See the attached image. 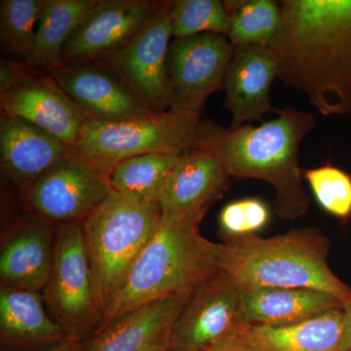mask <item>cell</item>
Wrapping results in <instances>:
<instances>
[{
    "instance_id": "obj_15",
    "label": "cell",
    "mask_w": 351,
    "mask_h": 351,
    "mask_svg": "<svg viewBox=\"0 0 351 351\" xmlns=\"http://www.w3.org/2000/svg\"><path fill=\"white\" fill-rule=\"evenodd\" d=\"M230 181V175L210 152H184L166 182L159 207L163 214L199 226L209 208L225 195Z\"/></svg>"
},
{
    "instance_id": "obj_30",
    "label": "cell",
    "mask_w": 351,
    "mask_h": 351,
    "mask_svg": "<svg viewBox=\"0 0 351 351\" xmlns=\"http://www.w3.org/2000/svg\"><path fill=\"white\" fill-rule=\"evenodd\" d=\"M29 66L13 60L0 61V92L6 91L29 75Z\"/></svg>"
},
{
    "instance_id": "obj_12",
    "label": "cell",
    "mask_w": 351,
    "mask_h": 351,
    "mask_svg": "<svg viewBox=\"0 0 351 351\" xmlns=\"http://www.w3.org/2000/svg\"><path fill=\"white\" fill-rule=\"evenodd\" d=\"M162 2L98 0L64 47L62 64L88 63L119 49L154 17Z\"/></svg>"
},
{
    "instance_id": "obj_23",
    "label": "cell",
    "mask_w": 351,
    "mask_h": 351,
    "mask_svg": "<svg viewBox=\"0 0 351 351\" xmlns=\"http://www.w3.org/2000/svg\"><path fill=\"white\" fill-rule=\"evenodd\" d=\"M98 0H45L31 54L29 69L50 73L61 63L66 44Z\"/></svg>"
},
{
    "instance_id": "obj_8",
    "label": "cell",
    "mask_w": 351,
    "mask_h": 351,
    "mask_svg": "<svg viewBox=\"0 0 351 351\" xmlns=\"http://www.w3.org/2000/svg\"><path fill=\"white\" fill-rule=\"evenodd\" d=\"M171 11L172 1H162L130 41L94 61L125 83L152 113L168 112Z\"/></svg>"
},
{
    "instance_id": "obj_5",
    "label": "cell",
    "mask_w": 351,
    "mask_h": 351,
    "mask_svg": "<svg viewBox=\"0 0 351 351\" xmlns=\"http://www.w3.org/2000/svg\"><path fill=\"white\" fill-rule=\"evenodd\" d=\"M161 215L160 207L156 203L112 191L82 221L95 290L103 314L156 232Z\"/></svg>"
},
{
    "instance_id": "obj_6",
    "label": "cell",
    "mask_w": 351,
    "mask_h": 351,
    "mask_svg": "<svg viewBox=\"0 0 351 351\" xmlns=\"http://www.w3.org/2000/svg\"><path fill=\"white\" fill-rule=\"evenodd\" d=\"M202 122L200 115L169 110L125 121L88 120L71 149L108 179L117 164L132 157L198 149Z\"/></svg>"
},
{
    "instance_id": "obj_24",
    "label": "cell",
    "mask_w": 351,
    "mask_h": 351,
    "mask_svg": "<svg viewBox=\"0 0 351 351\" xmlns=\"http://www.w3.org/2000/svg\"><path fill=\"white\" fill-rule=\"evenodd\" d=\"M179 157L149 154L126 159L117 164L110 173V188L120 195L158 204L166 182Z\"/></svg>"
},
{
    "instance_id": "obj_4",
    "label": "cell",
    "mask_w": 351,
    "mask_h": 351,
    "mask_svg": "<svg viewBox=\"0 0 351 351\" xmlns=\"http://www.w3.org/2000/svg\"><path fill=\"white\" fill-rule=\"evenodd\" d=\"M329 249V239L311 226L269 239L226 240L223 271L241 288L313 289L343 304L351 298V288L330 267Z\"/></svg>"
},
{
    "instance_id": "obj_1",
    "label": "cell",
    "mask_w": 351,
    "mask_h": 351,
    "mask_svg": "<svg viewBox=\"0 0 351 351\" xmlns=\"http://www.w3.org/2000/svg\"><path fill=\"white\" fill-rule=\"evenodd\" d=\"M270 46L278 80L306 94L323 117L351 113V0H283Z\"/></svg>"
},
{
    "instance_id": "obj_28",
    "label": "cell",
    "mask_w": 351,
    "mask_h": 351,
    "mask_svg": "<svg viewBox=\"0 0 351 351\" xmlns=\"http://www.w3.org/2000/svg\"><path fill=\"white\" fill-rule=\"evenodd\" d=\"M302 177L320 208L346 221L351 217V175L332 164L302 169Z\"/></svg>"
},
{
    "instance_id": "obj_25",
    "label": "cell",
    "mask_w": 351,
    "mask_h": 351,
    "mask_svg": "<svg viewBox=\"0 0 351 351\" xmlns=\"http://www.w3.org/2000/svg\"><path fill=\"white\" fill-rule=\"evenodd\" d=\"M230 14L228 38L234 46H270L282 29L280 3L274 0H225Z\"/></svg>"
},
{
    "instance_id": "obj_19",
    "label": "cell",
    "mask_w": 351,
    "mask_h": 351,
    "mask_svg": "<svg viewBox=\"0 0 351 351\" xmlns=\"http://www.w3.org/2000/svg\"><path fill=\"white\" fill-rule=\"evenodd\" d=\"M54 246L49 223L34 217L14 226L2 241L1 286L44 291L52 269Z\"/></svg>"
},
{
    "instance_id": "obj_29",
    "label": "cell",
    "mask_w": 351,
    "mask_h": 351,
    "mask_svg": "<svg viewBox=\"0 0 351 351\" xmlns=\"http://www.w3.org/2000/svg\"><path fill=\"white\" fill-rule=\"evenodd\" d=\"M269 207L258 197L230 201L219 214V230L226 240L257 235L269 225Z\"/></svg>"
},
{
    "instance_id": "obj_3",
    "label": "cell",
    "mask_w": 351,
    "mask_h": 351,
    "mask_svg": "<svg viewBox=\"0 0 351 351\" xmlns=\"http://www.w3.org/2000/svg\"><path fill=\"white\" fill-rule=\"evenodd\" d=\"M223 271V243L205 239L199 226L161 215L145 245L113 295L99 330L149 302L193 292Z\"/></svg>"
},
{
    "instance_id": "obj_32",
    "label": "cell",
    "mask_w": 351,
    "mask_h": 351,
    "mask_svg": "<svg viewBox=\"0 0 351 351\" xmlns=\"http://www.w3.org/2000/svg\"><path fill=\"white\" fill-rule=\"evenodd\" d=\"M84 341H78L75 339H68L56 345L44 346L40 348H34V350H5L1 351H83Z\"/></svg>"
},
{
    "instance_id": "obj_17",
    "label": "cell",
    "mask_w": 351,
    "mask_h": 351,
    "mask_svg": "<svg viewBox=\"0 0 351 351\" xmlns=\"http://www.w3.org/2000/svg\"><path fill=\"white\" fill-rule=\"evenodd\" d=\"M193 293L129 311L85 341L83 351H170L176 323Z\"/></svg>"
},
{
    "instance_id": "obj_10",
    "label": "cell",
    "mask_w": 351,
    "mask_h": 351,
    "mask_svg": "<svg viewBox=\"0 0 351 351\" xmlns=\"http://www.w3.org/2000/svg\"><path fill=\"white\" fill-rule=\"evenodd\" d=\"M233 51L234 45L221 34L175 38L169 50L168 110L200 115L208 98L223 89Z\"/></svg>"
},
{
    "instance_id": "obj_13",
    "label": "cell",
    "mask_w": 351,
    "mask_h": 351,
    "mask_svg": "<svg viewBox=\"0 0 351 351\" xmlns=\"http://www.w3.org/2000/svg\"><path fill=\"white\" fill-rule=\"evenodd\" d=\"M49 73L89 120L119 122L152 114L125 83L97 62L62 64Z\"/></svg>"
},
{
    "instance_id": "obj_14",
    "label": "cell",
    "mask_w": 351,
    "mask_h": 351,
    "mask_svg": "<svg viewBox=\"0 0 351 351\" xmlns=\"http://www.w3.org/2000/svg\"><path fill=\"white\" fill-rule=\"evenodd\" d=\"M1 113L31 122L73 147L88 117L51 75L29 73L0 92Z\"/></svg>"
},
{
    "instance_id": "obj_2",
    "label": "cell",
    "mask_w": 351,
    "mask_h": 351,
    "mask_svg": "<svg viewBox=\"0 0 351 351\" xmlns=\"http://www.w3.org/2000/svg\"><path fill=\"white\" fill-rule=\"evenodd\" d=\"M314 126L311 112L292 107L258 126L226 129L203 120L198 149L216 157L230 178L258 180L274 186L276 213L291 221L304 216L311 204L299 149Z\"/></svg>"
},
{
    "instance_id": "obj_21",
    "label": "cell",
    "mask_w": 351,
    "mask_h": 351,
    "mask_svg": "<svg viewBox=\"0 0 351 351\" xmlns=\"http://www.w3.org/2000/svg\"><path fill=\"white\" fill-rule=\"evenodd\" d=\"M338 298L297 288H241L240 313L243 324L285 326L341 308Z\"/></svg>"
},
{
    "instance_id": "obj_22",
    "label": "cell",
    "mask_w": 351,
    "mask_h": 351,
    "mask_svg": "<svg viewBox=\"0 0 351 351\" xmlns=\"http://www.w3.org/2000/svg\"><path fill=\"white\" fill-rule=\"evenodd\" d=\"M251 351H343V307L285 326L241 324Z\"/></svg>"
},
{
    "instance_id": "obj_18",
    "label": "cell",
    "mask_w": 351,
    "mask_h": 351,
    "mask_svg": "<svg viewBox=\"0 0 351 351\" xmlns=\"http://www.w3.org/2000/svg\"><path fill=\"white\" fill-rule=\"evenodd\" d=\"M71 149L59 138L31 122L1 113V167L20 191L68 156Z\"/></svg>"
},
{
    "instance_id": "obj_16",
    "label": "cell",
    "mask_w": 351,
    "mask_h": 351,
    "mask_svg": "<svg viewBox=\"0 0 351 351\" xmlns=\"http://www.w3.org/2000/svg\"><path fill=\"white\" fill-rule=\"evenodd\" d=\"M276 78L278 69L271 48L234 46L223 84L225 106L232 117L230 128L246 122L263 121L267 113L280 112L270 100V88Z\"/></svg>"
},
{
    "instance_id": "obj_20",
    "label": "cell",
    "mask_w": 351,
    "mask_h": 351,
    "mask_svg": "<svg viewBox=\"0 0 351 351\" xmlns=\"http://www.w3.org/2000/svg\"><path fill=\"white\" fill-rule=\"evenodd\" d=\"M0 337L5 350H34L71 339L46 311L39 292L3 286L0 289Z\"/></svg>"
},
{
    "instance_id": "obj_31",
    "label": "cell",
    "mask_w": 351,
    "mask_h": 351,
    "mask_svg": "<svg viewBox=\"0 0 351 351\" xmlns=\"http://www.w3.org/2000/svg\"><path fill=\"white\" fill-rule=\"evenodd\" d=\"M239 328L210 346L206 351H251L239 334Z\"/></svg>"
},
{
    "instance_id": "obj_11",
    "label": "cell",
    "mask_w": 351,
    "mask_h": 351,
    "mask_svg": "<svg viewBox=\"0 0 351 351\" xmlns=\"http://www.w3.org/2000/svg\"><path fill=\"white\" fill-rule=\"evenodd\" d=\"M239 287L226 272L193 291L173 331L170 351H206L243 324Z\"/></svg>"
},
{
    "instance_id": "obj_7",
    "label": "cell",
    "mask_w": 351,
    "mask_h": 351,
    "mask_svg": "<svg viewBox=\"0 0 351 351\" xmlns=\"http://www.w3.org/2000/svg\"><path fill=\"white\" fill-rule=\"evenodd\" d=\"M43 293L51 316L69 338L87 341L101 326L103 313L82 223H64L55 232L52 269Z\"/></svg>"
},
{
    "instance_id": "obj_27",
    "label": "cell",
    "mask_w": 351,
    "mask_h": 351,
    "mask_svg": "<svg viewBox=\"0 0 351 351\" xmlns=\"http://www.w3.org/2000/svg\"><path fill=\"white\" fill-rule=\"evenodd\" d=\"M171 20L175 38L205 34L228 36L230 29V14L221 0H175Z\"/></svg>"
},
{
    "instance_id": "obj_9",
    "label": "cell",
    "mask_w": 351,
    "mask_h": 351,
    "mask_svg": "<svg viewBox=\"0 0 351 351\" xmlns=\"http://www.w3.org/2000/svg\"><path fill=\"white\" fill-rule=\"evenodd\" d=\"M106 176L73 149L27 188L23 204L34 217L59 226L82 223L112 193Z\"/></svg>"
},
{
    "instance_id": "obj_26",
    "label": "cell",
    "mask_w": 351,
    "mask_h": 351,
    "mask_svg": "<svg viewBox=\"0 0 351 351\" xmlns=\"http://www.w3.org/2000/svg\"><path fill=\"white\" fill-rule=\"evenodd\" d=\"M44 5L45 0L0 1V39L3 49L25 62L34 46Z\"/></svg>"
},
{
    "instance_id": "obj_33",
    "label": "cell",
    "mask_w": 351,
    "mask_h": 351,
    "mask_svg": "<svg viewBox=\"0 0 351 351\" xmlns=\"http://www.w3.org/2000/svg\"><path fill=\"white\" fill-rule=\"evenodd\" d=\"M343 351H351V298L343 304Z\"/></svg>"
}]
</instances>
